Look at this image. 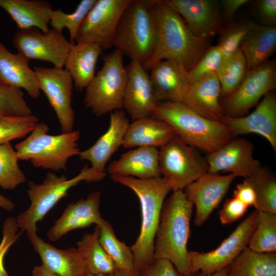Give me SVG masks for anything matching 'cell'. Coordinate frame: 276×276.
<instances>
[{"label": "cell", "mask_w": 276, "mask_h": 276, "mask_svg": "<svg viewBox=\"0 0 276 276\" xmlns=\"http://www.w3.org/2000/svg\"><path fill=\"white\" fill-rule=\"evenodd\" d=\"M158 39L155 51L143 66L147 71L157 62L173 60L189 72L210 48L209 40L195 35L182 18L164 0H154Z\"/></svg>", "instance_id": "obj_1"}, {"label": "cell", "mask_w": 276, "mask_h": 276, "mask_svg": "<svg viewBox=\"0 0 276 276\" xmlns=\"http://www.w3.org/2000/svg\"><path fill=\"white\" fill-rule=\"evenodd\" d=\"M164 203L154 242L153 258L170 261L180 273L188 274L191 263L187 244L194 204L183 191H173Z\"/></svg>", "instance_id": "obj_2"}, {"label": "cell", "mask_w": 276, "mask_h": 276, "mask_svg": "<svg viewBox=\"0 0 276 276\" xmlns=\"http://www.w3.org/2000/svg\"><path fill=\"white\" fill-rule=\"evenodd\" d=\"M111 179L130 189L141 205L142 221L140 234L130 246L136 270L139 272L153 260L154 242L164 200L172 191L164 177L140 179L120 175H110Z\"/></svg>", "instance_id": "obj_3"}, {"label": "cell", "mask_w": 276, "mask_h": 276, "mask_svg": "<svg viewBox=\"0 0 276 276\" xmlns=\"http://www.w3.org/2000/svg\"><path fill=\"white\" fill-rule=\"evenodd\" d=\"M151 117L168 124L187 145L208 154L235 137L221 121L204 118L181 102H158Z\"/></svg>", "instance_id": "obj_4"}, {"label": "cell", "mask_w": 276, "mask_h": 276, "mask_svg": "<svg viewBox=\"0 0 276 276\" xmlns=\"http://www.w3.org/2000/svg\"><path fill=\"white\" fill-rule=\"evenodd\" d=\"M154 0H131L114 35L113 47L143 66L152 56L158 39Z\"/></svg>", "instance_id": "obj_5"}, {"label": "cell", "mask_w": 276, "mask_h": 276, "mask_svg": "<svg viewBox=\"0 0 276 276\" xmlns=\"http://www.w3.org/2000/svg\"><path fill=\"white\" fill-rule=\"evenodd\" d=\"M106 175V173H99L86 165L71 179H67L64 175L58 176L50 172L41 183L29 181L27 192L31 203L29 208L16 218L19 228L26 232L31 241L37 236V223L67 195L71 188L82 181L91 182L101 180Z\"/></svg>", "instance_id": "obj_6"}, {"label": "cell", "mask_w": 276, "mask_h": 276, "mask_svg": "<svg viewBox=\"0 0 276 276\" xmlns=\"http://www.w3.org/2000/svg\"><path fill=\"white\" fill-rule=\"evenodd\" d=\"M48 131L45 123H38L29 135L15 146L18 159L29 160L36 168L65 170L68 159L81 152L78 144L80 131L53 135Z\"/></svg>", "instance_id": "obj_7"}, {"label": "cell", "mask_w": 276, "mask_h": 276, "mask_svg": "<svg viewBox=\"0 0 276 276\" xmlns=\"http://www.w3.org/2000/svg\"><path fill=\"white\" fill-rule=\"evenodd\" d=\"M103 65L85 88V106L98 117L123 108L127 80L123 55L118 50L103 57Z\"/></svg>", "instance_id": "obj_8"}, {"label": "cell", "mask_w": 276, "mask_h": 276, "mask_svg": "<svg viewBox=\"0 0 276 276\" xmlns=\"http://www.w3.org/2000/svg\"><path fill=\"white\" fill-rule=\"evenodd\" d=\"M159 171L173 191H183L206 173L205 158L175 134L159 150Z\"/></svg>", "instance_id": "obj_9"}, {"label": "cell", "mask_w": 276, "mask_h": 276, "mask_svg": "<svg viewBox=\"0 0 276 276\" xmlns=\"http://www.w3.org/2000/svg\"><path fill=\"white\" fill-rule=\"evenodd\" d=\"M276 87V63L268 60L247 71L237 87L221 103L224 116H245L267 93Z\"/></svg>", "instance_id": "obj_10"}, {"label": "cell", "mask_w": 276, "mask_h": 276, "mask_svg": "<svg viewBox=\"0 0 276 276\" xmlns=\"http://www.w3.org/2000/svg\"><path fill=\"white\" fill-rule=\"evenodd\" d=\"M257 211L251 212L216 248L207 252L189 251L191 272L210 275L226 267L248 245Z\"/></svg>", "instance_id": "obj_11"}, {"label": "cell", "mask_w": 276, "mask_h": 276, "mask_svg": "<svg viewBox=\"0 0 276 276\" xmlns=\"http://www.w3.org/2000/svg\"><path fill=\"white\" fill-rule=\"evenodd\" d=\"M13 42L17 53L28 61L49 62L56 68L64 67L72 44L61 32L52 28L43 32L35 27L18 31Z\"/></svg>", "instance_id": "obj_12"}, {"label": "cell", "mask_w": 276, "mask_h": 276, "mask_svg": "<svg viewBox=\"0 0 276 276\" xmlns=\"http://www.w3.org/2000/svg\"><path fill=\"white\" fill-rule=\"evenodd\" d=\"M131 0H97L82 22L75 41L93 42L104 50L113 47L120 18Z\"/></svg>", "instance_id": "obj_13"}, {"label": "cell", "mask_w": 276, "mask_h": 276, "mask_svg": "<svg viewBox=\"0 0 276 276\" xmlns=\"http://www.w3.org/2000/svg\"><path fill=\"white\" fill-rule=\"evenodd\" d=\"M40 91L54 109L62 133L73 130L75 112L72 107L73 81L64 67H34Z\"/></svg>", "instance_id": "obj_14"}, {"label": "cell", "mask_w": 276, "mask_h": 276, "mask_svg": "<svg viewBox=\"0 0 276 276\" xmlns=\"http://www.w3.org/2000/svg\"><path fill=\"white\" fill-rule=\"evenodd\" d=\"M209 173H229L245 178L261 166L254 156V145L243 138H233L205 158Z\"/></svg>", "instance_id": "obj_15"}, {"label": "cell", "mask_w": 276, "mask_h": 276, "mask_svg": "<svg viewBox=\"0 0 276 276\" xmlns=\"http://www.w3.org/2000/svg\"><path fill=\"white\" fill-rule=\"evenodd\" d=\"M236 177L232 174L223 175L207 172L183 190L187 198L195 206L196 226L202 225L208 219Z\"/></svg>", "instance_id": "obj_16"}, {"label": "cell", "mask_w": 276, "mask_h": 276, "mask_svg": "<svg viewBox=\"0 0 276 276\" xmlns=\"http://www.w3.org/2000/svg\"><path fill=\"white\" fill-rule=\"evenodd\" d=\"M220 121L236 136L256 133L265 138L276 151V96L267 93L250 114L239 117L223 116Z\"/></svg>", "instance_id": "obj_17"}, {"label": "cell", "mask_w": 276, "mask_h": 276, "mask_svg": "<svg viewBox=\"0 0 276 276\" xmlns=\"http://www.w3.org/2000/svg\"><path fill=\"white\" fill-rule=\"evenodd\" d=\"M196 36L209 40L223 29L219 5L212 0H164Z\"/></svg>", "instance_id": "obj_18"}, {"label": "cell", "mask_w": 276, "mask_h": 276, "mask_svg": "<svg viewBox=\"0 0 276 276\" xmlns=\"http://www.w3.org/2000/svg\"><path fill=\"white\" fill-rule=\"evenodd\" d=\"M127 67V80L123 108L133 121L151 117L158 104L149 74L141 63L131 60Z\"/></svg>", "instance_id": "obj_19"}, {"label": "cell", "mask_w": 276, "mask_h": 276, "mask_svg": "<svg viewBox=\"0 0 276 276\" xmlns=\"http://www.w3.org/2000/svg\"><path fill=\"white\" fill-rule=\"evenodd\" d=\"M101 197V192L95 191L86 198L70 203L48 231V239L56 242L71 231L101 225L104 221L100 212Z\"/></svg>", "instance_id": "obj_20"}, {"label": "cell", "mask_w": 276, "mask_h": 276, "mask_svg": "<svg viewBox=\"0 0 276 276\" xmlns=\"http://www.w3.org/2000/svg\"><path fill=\"white\" fill-rule=\"evenodd\" d=\"M124 112L117 110L110 114L107 131L88 149L79 154L81 160L89 161L91 167L104 173L105 166L112 155L122 146L123 139L129 125Z\"/></svg>", "instance_id": "obj_21"}, {"label": "cell", "mask_w": 276, "mask_h": 276, "mask_svg": "<svg viewBox=\"0 0 276 276\" xmlns=\"http://www.w3.org/2000/svg\"><path fill=\"white\" fill-rule=\"evenodd\" d=\"M149 71L150 79L158 102L181 100L190 85L188 71L182 64L165 60L155 64Z\"/></svg>", "instance_id": "obj_22"}, {"label": "cell", "mask_w": 276, "mask_h": 276, "mask_svg": "<svg viewBox=\"0 0 276 276\" xmlns=\"http://www.w3.org/2000/svg\"><path fill=\"white\" fill-rule=\"evenodd\" d=\"M221 95L219 79L213 73L191 84L180 102L204 118L220 121L224 116Z\"/></svg>", "instance_id": "obj_23"}, {"label": "cell", "mask_w": 276, "mask_h": 276, "mask_svg": "<svg viewBox=\"0 0 276 276\" xmlns=\"http://www.w3.org/2000/svg\"><path fill=\"white\" fill-rule=\"evenodd\" d=\"M110 175L148 179L161 177L159 171V150L142 147L128 151L112 161L107 168Z\"/></svg>", "instance_id": "obj_24"}, {"label": "cell", "mask_w": 276, "mask_h": 276, "mask_svg": "<svg viewBox=\"0 0 276 276\" xmlns=\"http://www.w3.org/2000/svg\"><path fill=\"white\" fill-rule=\"evenodd\" d=\"M30 241L42 264L59 276H83L87 272L85 260L77 248L59 249L37 235Z\"/></svg>", "instance_id": "obj_25"}, {"label": "cell", "mask_w": 276, "mask_h": 276, "mask_svg": "<svg viewBox=\"0 0 276 276\" xmlns=\"http://www.w3.org/2000/svg\"><path fill=\"white\" fill-rule=\"evenodd\" d=\"M0 83L24 89L34 99L40 95L35 71L29 61L18 53L13 54L0 42Z\"/></svg>", "instance_id": "obj_26"}, {"label": "cell", "mask_w": 276, "mask_h": 276, "mask_svg": "<svg viewBox=\"0 0 276 276\" xmlns=\"http://www.w3.org/2000/svg\"><path fill=\"white\" fill-rule=\"evenodd\" d=\"M103 50L93 42L72 44L65 64L76 89L81 92L86 88L95 76L96 66Z\"/></svg>", "instance_id": "obj_27"}, {"label": "cell", "mask_w": 276, "mask_h": 276, "mask_svg": "<svg viewBox=\"0 0 276 276\" xmlns=\"http://www.w3.org/2000/svg\"><path fill=\"white\" fill-rule=\"evenodd\" d=\"M175 134L173 129L166 122L151 116L144 118L129 124L122 146L125 148H160Z\"/></svg>", "instance_id": "obj_28"}, {"label": "cell", "mask_w": 276, "mask_h": 276, "mask_svg": "<svg viewBox=\"0 0 276 276\" xmlns=\"http://www.w3.org/2000/svg\"><path fill=\"white\" fill-rule=\"evenodd\" d=\"M0 7L15 22L20 30L37 28L48 31L51 14V4L44 0H0Z\"/></svg>", "instance_id": "obj_29"}, {"label": "cell", "mask_w": 276, "mask_h": 276, "mask_svg": "<svg viewBox=\"0 0 276 276\" xmlns=\"http://www.w3.org/2000/svg\"><path fill=\"white\" fill-rule=\"evenodd\" d=\"M247 71L268 61L276 49V27L252 22L240 47Z\"/></svg>", "instance_id": "obj_30"}, {"label": "cell", "mask_w": 276, "mask_h": 276, "mask_svg": "<svg viewBox=\"0 0 276 276\" xmlns=\"http://www.w3.org/2000/svg\"><path fill=\"white\" fill-rule=\"evenodd\" d=\"M227 276H276V253L257 252L247 246L228 266Z\"/></svg>", "instance_id": "obj_31"}, {"label": "cell", "mask_w": 276, "mask_h": 276, "mask_svg": "<svg viewBox=\"0 0 276 276\" xmlns=\"http://www.w3.org/2000/svg\"><path fill=\"white\" fill-rule=\"evenodd\" d=\"M77 245L85 260L87 271L93 275L108 274L116 270L114 262L99 241L98 226L92 233L84 234Z\"/></svg>", "instance_id": "obj_32"}, {"label": "cell", "mask_w": 276, "mask_h": 276, "mask_svg": "<svg viewBox=\"0 0 276 276\" xmlns=\"http://www.w3.org/2000/svg\"><path fill=\"white\" fill-rule=\"evenodd\" d=\"M97 226L99 228V241L112 260L116 268L128 272L137 271L130 247L117 238L111 225L104 220L101 225Z\"/></svg>", "instance_id": "obj_33"}, {"label": "cell", "mask_w": 276, "mask_h": 276, "mask_svg": "<svg viewBox=\"0 0 276 276\" xmlns=\"http://www.w3.org/2000/svg\"><path fill=\"white\" fill-rule=\"evenodd\" d=\"M247 246L257 252H275L276 214L257 211L254 229Z\"/></svg>", "instance_id": "obj_34"}, {"label": "cell", "mask_w": 276, "mask_h": 276, "mask_svg": "<svg viewBox=\"0 0 276 276\" xmlns=\"http://www.w3.org/2000/svg\"><path fill=\"white\" fill-rule=\"evenodd\" d=\"M245 179L256 194L254 206L257 211L276 214V178L274 174L261 167L251 176Z\"/></svg>", "instance_id": "obj_35"}, {"label": "cell", "mask_w": 276, "mask_h": 276, "mask_svg": "<svg viewBox=\"0 0 276 276\" xmlns=\"http://www.w3.org/2000/svg\"><path fill=\"white\" fill-rule=\"evenodd\" d=\"M247 71L246 60L240 48L229 58L222 61L216 73L220 84L221 95L224 98L237 87Z\"/></svg>", "instance_id": "obj_36"}, {"label": "cell", "mask_w": 276, "mask_h": 276, "mask_svg": "<svg viewBox=\"0 0 276 276\" xmlns=\"http://www.w3.org/2000/svg\"><path fill=\"white\" fill-rule=\"evenodd\" d=\"M96 1L82 0L71 13H66L60 9L53 10L49 25L52 29L61 32L63 29H67L70 34V42L74 44L80 25Z\"/></svg>", "instance_id": "obj_37"}, {"label": "cell", "mask_w": 276, "mask_h": 276, "mask_svg": "<svg viewBox=\"0 0 276 276\" xmlns=\"http://www.w3.org/2000/svg\"><path fill=\"white\" fill-rule=\"evenodd\" d=\"M18 157L10 143L0 145V187L13 190L26 181L18 165Z\"/></svg>", "instance_id": "obj_38"}, {"label": "cell", "mask_w": 276, "mask_h": 276, "mask_svg": "<svg viewBox=\"0 0 276 276\" xmlns=\"http://www.w3.org/2000/svg\"><path fill=\"white\" fill-rule=\"evenodd\" d=\"M33 114L21 89L0 83V119L8 117Z\"/></svg>", "instance_id": "obj_39"}, {"label": "cell", "mask_w": 276, "mask_h": 276, "mask_svg": "<svg viewBox=\"0 0 276 276\" xmlns=\"http://www.w3.org/2000/svg\"><path fill=\"white\" fill-rule=\"evenodd\" d=\"M39 119L32 114L24 117H8L0 119V145L26 136L38 123Z\"/></svg>", "instance_id": "obj_40"}, {"label": "cell", "mask_w": 276, "mask_h": 276, "mask_svg": "<svg viewBox=\"0 0 276 276\" xmlns=\"http://www.w3.org/2000/svg\"><path fill=\"white\" fill-rule=\"evenodd\" d=\"M251 24V22H242L223 30L218 44L222 54V61L229 58L240 49Z\"/></svg>", "instance_id": "obj_41"}, {"label": "cell", "mask_w": 276, "mask_h": 276, "mask_svg": "<svg viewBox=\"0 0 276 276\" xmlns=\"http://www.w3.org/2000/svg\"><path fill=\"white\" fill-rule=\"evenodd\" d=\"M222 62V56L218 45L211 46L196 65L188 72L190 84L213 73H216Z\"/></svg>", "instance_id": "obj_42"}, {"label": "cell", "mask_w": 276, "mask_h": 276, "mask_svg": "<svg viewBox=\"0 0 276 276\" xmlns=\"http://www.w3.org/2000/svg\"><path fill=\"white\" fill-rule=\"evenodd\" d=\"M16 218L9 217L5 220L2 227V239L0 242V276H9L4 265V257L11 246L24 233L19 229Z\"/></svg>", "instance_id": "obj_43"}, {"label": "cell", "mask_w": 276, "mask_h": 276, "mask_svg": "<svg viewBox=\"0 0 276 276\" xmlns=\"http://www.w3.org/2000/svg\"><path fill=\"white\" fill-rule=\"evenodd\" d=\"M139 273L140 276H197V273L182 274L170 261L154 258Z\"/></svg>", "instance_id": "obj_44"}, {"label": "cell", "mask_w": 276, "mask_h": 276, "mask_svg": "<svg viewBox=\"0 0 276 276\" xmlns=\"http://www.w3.org/2000/svg\"><path fill=\"white\" fill-rule=\"evenodd\" d=\"M248 208V206L234 197L227 199L219 212L221 223L226 225L237 221L246 213Z\"/></svg>", "instance_id": "obj_45"}, {"label": "cell", "mask_w": 276, "mask_h": 276, "mask_svg": "<svg viewBox=\"0 0 276 276\" xmlns=\"http://www.w3.org/2000/svg\"><path fill=\"white\" fill-rule=\"evenodd\" d=\"M257 14L263 25L275 26L276 1L260 0L257 2Z\"/></svg>", "instance_id": "obj_46"}, {"label": "cell", "mask_w": 276, "mask_h": 276, "mask_svg": "<svg viewBox=\"0 0 276 276\" xmlns=\"http://www.w3.org/2000/svg\"><path fill=\"white\" fill-rule=\"evenodd\" d=\"M233 197L248 206H254L256 204V197L254 190L245 179L236 186Z\"/></svg>", "instance_id": "obj_47"}, {"label": "cell", "mask_w": 276, "mask_h": 276, "mask_svg": "<svg viewBox=\"0 0 276 276\" xmlns=\"http://www.w3.org/2000/svg\"><path fill=\"white\" fill-rule=\"evenodd\" d=\"M249 2L248 0H222L220 3L224 14L229 18L232 17L240 8Z\"/></svg>", "instance_id": "obj_48"}, {"label": "cell", "mask_w": 276, "mask_h": 276, "mask_svg": "<svg viewBox=\"0 0 276 276\" xmlns=\"http://www.w3.org/2000/svg\"><path fill=\"white\" fill-rule=\"evenodd\" d=\"M32 276H59L43 264L35 266L32 271Z\"/></svg>", "instance_id": "obj_49"}, {"label": "cell", "mask_w": 276, "mask_h": 276, "mask_svg": "<svg viewBox=\"0 0 276 276\" xmlns=\"http://www.w3.org/2000/svg\"><path fill=\"white\" fill-rule=\"evenodd\" d=\"M0 208L10 212L14 209L15 204L10 199L0 194Z\"/></svg>", "instance_id": "obj_50"}, {"label": "cell", "mask_w": 276, "mask_h": 276, "mask_svg": "<svg viewBox=\"0 0 276 276\" xmlns=\"http://www.w3.org/2000/svg\"><path fill=\"white\" fill-rule=\"evenodd\" d=\"M95 276H140V273L137 271L128 272L116 269L115 271L111 273Z\"/></svg>", "instance_id": "obj_51"}, {"label": "cell", "mask_w": 276, "mask_h": 276, "mask_svg": "<svg viewBox=\"0 0 276 276\" xmlns=\"http://www.w3.org/2000/svg\"><path fill=\"white\" fill-rule=\"evenodd\" d=\"M228 272V267H226L215 273L210 275H202L199 272H197V276H227Z\"/></svg>", "instance_id": "obj_52"}, {"label": "cell", "mask_w": 276, "mask_h": 276, "mask_svg": "<svg viewBox=\"0 0 276 276\" xmlns=\"http://www.w3.org/2000/svg\"><path fill=\"white\" fill-rule=\"evenodd\" d=\"M83 276H94L88 271L85 273V274Z\"/></svg>", "instance_id": "obj_53"}]
</instances>
